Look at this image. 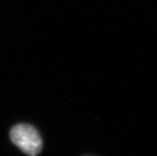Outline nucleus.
<instances>
[{
  "instance_id": "1",
  "label": "nucleus",
  "mask_w": 157,
  "mask_h": 156,
  "mask_svg": "<svg viewBox=\"0 0 157 156\" xmlns=\"http://www.w3.org/2000/svg\"><path fill=\"white\" fill-rule=\"evenodd\" d=\"M10 139L20 150L29 155H36L42 150V140L38 131L31 125L20 124L13 127Z\"/></svg>"
}]
</instances>
